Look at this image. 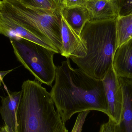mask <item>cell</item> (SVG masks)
<instances>
[{
  "label": "cell",
  "instance_id": "obj_1",
  "mask_svg": "<svg viewBox=\"0 0 132 132\" xmlns=\"http://www.w3.org/2000/svg\"><path fill=\"white\" fill-rule=\"evenodd\" d=\"M55 80L50 94L64 123L74 114L85 111H98L108 116L102 80L73 68L67 59L56 66Z\"/></svg>",
  "mask_w": 132,
  "mask_h": 132
},
{
  "label": "cell",
  "instance_id": "obj_2",
  "mask_svg": "<svg viewBox=\"0 0 132 132\" xmlns=\"http://www.w3.org/2000/svg\"><path fill=\"white\" fill-rule=\"evenodd\" d=\"M116 18L88 21L80 35L86 45V55L70 59L80 69L96 79L102 80L113 68L118 47Z\"/></svg>",
  "mask_w": 132,
  "mask_h": 132
},
{
  "label": "cell",
  "instance_id": "obj_3",
  "mask_svg": "<svg viewBox=\"0 0 132 132\" xmlns=\"http://www.w3.org/2000/svg\"><path fill=\"white\" fill-rule=\"evenodd\" d=\"M16 115L17 132H68L50 93L36 80L22 85Z\"/></svg>",
  "mask_w": 132,
  "mask_h": 132
},
{
  "label": "cell",
  "instance_id": "obj_4",
  "mask_svg": "<svg viewBox=\"0 0 132 132\" xmlns=\"http://www.w3.org/2000/svg\"><path fill=\"white\" fill-rule=\"evenodd\" d=\"M3 2L1 12L50 42L61 54L63 44L60 11L28 6L19 1Z\"/></svg>",
  "mask_w": 132,
  "mask_h": 132
},
{
  "label": "cell",
  "instance_id": "obj_5",
  "mask_svg": "<svg viewBox=\"0 0 132 132\" xmlns=\"http://www.w3.org/2000/svg\"><path fill=\"white\" fill-rule=\"evenodd\" d=\"M17 59L41 83L52 86L55 78L56 52L24 38L9 39Z\"/></svg>",
  "mask_w": 132,
  "mask_h": 132
},
{
  "label": "cell",
  "instance_id": "obj_6",
  "mask_svg": "<svg viewBox=\"0 0 132 132\" xmlns=\"http://www.w3.org/2000/svg\"><path fill=\"white\" fill-rule=\"evenodd\" d=\"M102 80L108 104V116L117 125L121 119L123 99L118 76L112 68Z\"/></svg>",
  "mask_w": 132,
  "mask_h": 132
},
{
  "label": "cell",
  "instance_id": "obj_7",
  "mask_svg": "<svg viewBox=\"0 0 132 132\" xmlns=\"http://www.w3.org/2000/svg\"><path fill=\"white\" fill-rule=\"evenodd\" d=\"M0 34L11 39H25L56 52L58 51L48 40L28 30L12 19L0 12Z\"/></svg>",
  "mask_w": 132,
  "mask_h": 132
},
{
  "label": "cell",
  "instance_id": "obj_8",
  "mask_svg": "<svg viewBox=\"0 0 132 132\" xmlns=\"http://www.w3.org/2000/svg\"><path fill=\"white\" fill-rule=\"evenodd\" d=\"M61 36L63 46L61 55L62 56L67 59L85 56L87 51L85 43L62 16Z\"/></svg>",
  "mask_w": 132,
  "mask_h": 132
},
{
  "label": "cell",
  "instance_id": "obj_9",
  "mask_svg": "<svg viewBox=\"0 0 132 132\" xmlns=\"http://www.w3.org/2000/svg\"><path fill=\"white\" fill-rule=\"evenodd\" d=\"M119 79L123 99L121 119L118 124L115 123V132H132V80L120 77Z\"/></svg>",
  "mask_w": 132,
  "mask_h": 132
},
{
  "label": "cell",
  "instance_id": "obj_10",
  "mask_svg": "<svg viewBox=\"0 0 132 132\" xmlns=\"http://www.w3.org/2000/svg\"><path fill=\"white\" fill-rule=\"evenodd\" d=\"M22 96V91L9 93L5 97L1 96L0 114L5 125L13 132H17V115Z\"/></svg>",
  "mask_w": 132,
  "mask_h": 132
},
{
  "label": "cell",
  "instance_id": "obj_11",
  "mask_svg": "<svg viewBox=\"0 0 132 132\" xmlns=\"http://www.w3.org/2000/svg\"><path fill=\"white\" fill-rule=\"evenodd\" d=\"M113 68L119 77L132 80V38L118 47L113 59Z\"/></svg>",
  "mask_w": 132,
  "mask_h": 132
},
{
  "label": "cell",
  "instance_id": "obj_12",
  "mask_svg": "<svg viewBox=\"0 0 132 132\" xmlns=\"http://www.w3.org/2000/svg\"><path fill=\"white\" fill-rule=\"evenodd\" d=\"M86 7L90 14V21L112 19L118 17L112 0H89Z\"/></svg>",
  "mask_w": 132,
  "mask_h": 132
},
{
  "label": "cell",
  "instance_id": "obj_13",
  "mask_svg": "<svg viewBox=\"0 0 132 132\" xmlns=\"http://www.w3.org/2000/svg\"><path fill=\"white\" fill-rule=\"evenodd\" d=\"M60 14L71 28L79 36L85 24L90 20L89 11L85 7H63L60 11Z\"/></svg>",
  "mask_w": 132,
  "mask_h": 132
},
{
  "label": "cell",
  "instance_id": "obj_14",
  "mask_svg": "<svg viewBox=\"0 0 132 132\" xmlns=\"http://www.w3.org/2000/svg\"><path fill=\"white\" fill-rule=\"evenodd\" d=\"M116 33L118 47L132 38V14L117 17Z\"/></svg>",
  "mask_w": 132,
  "mask_h": 132
},
{
  "label": "cell",
  "instance_id": "obj_15",
  "mask_svg": "<svg viewBox=\"0 0 132 132\" xmlns=\"http://www.w3.org/2000/svg\"><path fill=\"white\" fill-rule=\"evenodd\" d=\"M117 10L118 16L132 14V0H112Z\"/></svg>",
  "mask_w": 132,
  "mask_h": 132
},
{
  "label": "cell",
  "instance_id": "obj_16",
  "mask_svg": "<svg viewBox=\"0 0 132 132\" xmlns=\"http://www.w3.org/2000/svg\"><path fill=\"white\" fill-rule=\"evenodd\" d=\"M20 2L28 6L50 10H59L52 0H21Z\"/></svg>",
  "mask_w": 132,
  "mask_h": 132
},
{
  "label": "cell",
  "instance_id": "obj_17",
  "mask_svg": "<svg viewBox=\"0 0 132 132\" xmlns=\"http://www.w3.org/2000/svg\"><path fill=\"white\" fill-rule=\"evenodd\" d=\"M90 111H85L80 112L77 117L76 121L71 132H81L83 126L87 116Z\"/></svg>",
  "mask_w": 132,
  "mask_h": 132
},
{
  "label": "cell",
  "instance_id": "obj_18",
  "mask_svg": "<svg viewBox=\"0 0 132 132\" xmlns=\"http://www.w3.org/2000/svg\"><path fill=\"white\" fill-rule=\"evenodd\" d=\"M89 0H63V8L80 7H86Z\"/></svg>",
  "mask_w": 132,
  "mask_h": 132
},
{
  "label": "cell",
  "instance_id": "obj_19",
  "mask_svg": "<svg viewBox=\"0 0 132 132\" xmlns=\"http://www.w3.org/2000/svg\"><path fill=\"white\" fill-rule=\"evenodd\" d=\"M115 123L109 119L107 122L101 126L99 132H115Z\"/></svg>",
  "mask_w": 132,
  "mask_h": 132
},
{
  "label": "cell",
  "instance_id": "obj_20",
  "mask_svg": "<svg viewBox=\"0 0 132 132\" xmlns=\"http://www.w3.org/2000/svg\"><path fill=\"white\" fill-rule=\"evenodd\" d=\"M13 69L5 71H0V86L2 85V83L3 82V78L9 73H10Z\"/></svg>",
  "mask_w": 132,
  "mask_h": 132
},
{
  "label": "cell",
  "instance_id": "obj_21",
  "mask_svg": "<svg viewBox=\"0 0 132 132\" xmlns=\"http://www.w3.org/2000/svg\"><path fill=\"white\" fill-rule=\"evenodd\" d=\"M52 1L56 5L58 9L60 11L63 8V0H52Z\"/></svg>",
  "mask_w": 132,
  "mask_h": 132
},
{
  "label": "cell",
  "instance_id": "obj_22",
  "mask_svg": "<svg viewBox=\"0 0 132 132\" xmlns=\"http://www.w3.org/2000/svg\"><path fill=\"white\" fill-rule=\"evenodd\" d=\"M1 132H13L7 126L5 125L1 128Z\"/></svg>",
  "mask_w": 132,
  "mask_h": 132
},
{
  "label": "cell",
  "instance_id": "obj_23",
  "mask_svg": "<svg viewBox=\"0 0 132 132\" xmlns=\"http://www.w3.org/2000/svg\"><path fill=\"white\" fill-rule=\"evenodd\" d=\"M3 2L2 1L0 0V12L1 11L2 9V6H3Z\"/></svg>",
  "mask_w": 132,
  "mask_h": 132
},
{
  "label": "cell",
  "instance_id": "obj_24",
  "mask_svg": "<svg viewBox=\"0 0 132 132\" xmlns=\"http://www.w3.org/2000/svg\"><path fill=\"white\" fill-rule=\"evenodd\" d=\"M21 1V0H2L3 1Z\"/></svg>",
  "mask_w": 132,
  "mask_h": 132
},
{
  "label": "cell",
  "instance_id": "obj_25",
  "mask_svg": "<svg viewBox=\"0 0 132 132\" xmlns=\"http://www.w3.org/2000/svg\"><path fill=\"white\" fill-rule=\"evenodd\" d=\"M0 132H1V128L0 126Z\"/></svg>",
  "mask_w": 132,
  "mask_h": 132
}]
</instances>
